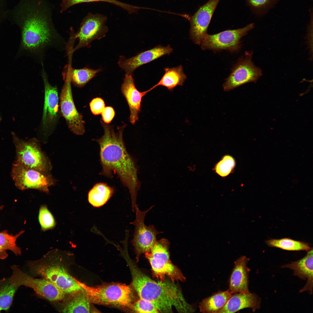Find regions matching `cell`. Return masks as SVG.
<instances>
[{
    "label": "cell",
    "instance_id": "1f68e13d",
    "mask_svg": "<svg viewBox=\"0 0 313 313\" xmlns=\"http://www.w3.org/2000/svg\"><path fill=\"white\" fill-rule=\"evenodd\" d=\"M38 219L43 231L53 228L56 224L53 215L45 205H42L39 209Z\"/></svg>",
    "mask_w": 313,
    "mask_h": 313
},
{
    "label": "cell",
    "instance_id": "cb8c5ba5",
    "mask_svg": "<svg viewBox=\"0 0 313 313\" xmlns=\"http://www.w3.org/2000/svg\"><path fill=\"white\" fill-rule=\"evenodd\" d=\"M232 294L228 290L219 292L203 299L199 304L200 312L202 313H217L224 306Z\"/></svg>",
    "mask_w": 313,
    "mask_h": 313
},
{
    "label": "cell",
    "instance_id": "9a60e30c",
    "mask_svg": "<svg viewBox=\"0 0 313 313\" xmlns=\"http://www.w3.org/2000/svg\"><path fill=\"white\" fill-rule=\"evenodd\" d=\"M42 65L41 74L43 82L45 93L42 123L43 129L47 131L52 128L57 119L59 97L57 87L49 83L43 64Z\"/></svg>",
    "mask_w": 313,
    "mask_h": 313
},
{
    "label": "cell",
    "instance_id": "74e56055",
    "mask_svg": "<svg viewBox=\"0 0 313 313\" xmlns=\"http://www.w3.org/2000/svg\"><path fill=\"white\" fill-rule=\"evenodd\" d=\"M3 207V206H0V210L2 209Z\"/></svg>",
    "mask_w": 313,
    "mask_h": 313
},
{
    "label": "cell",
    "instance_id": "3957f363",
    "mask_svg": "<svg viewBox=\"0 0 313 313\" xmlns=\"http://www.w3.org/2000/svg\"><path fill=\"white\" fill-rule=\"evenodd\" d=\"M132 286L139 298L153 303L159 312L171 313L174 308L179 312H192L193 306L185 299L180 288L170 280L156 281L142 273L128 259Z\"/></svg>",
    "mask_w": 313,
    "mask_h": 313
},
{
    "label": "cell",
    "instance_id": "ac0fdd59",
    "mask_svg": "<svg viewBox=\"0 0 313 313\" xmlns=\"http://www.w3.org/2000/svg\"><path fill=\"white\" fill-rule=\"evenodd\" d=\"M121 90L129 108L130 121L134 125L138 120L142 98L149 92L148 90L142 92L139 91L135 87L132 74H127L125 75Z\"/></svg>",
    "mask_w": 313,
    "mask_h": 313
},
{
    "label": "cell",
    "instance_id": "ba28073f",
    "mask_svg": "<svg viewBox=\"0 0 313 313\" xmlns=\"http://www.w3.org/2000/svg\"><path fill=\"white\" fill-rule=\"evenodd\" d=\"M251 23L240 29L225 30L213 34L207 33L201 44L203 50H209L214 52L223 50L236 52L241 47V38L254 27Z\"/></svg>",
    "mask_w": 313,
    "mask_h": 313
},
{
    "label": "cell",
    "instance_id": "8d00e7d4",
    "mask_svg": "<svg viewBox=\"0 0 313 313\" xmlns=\"http://www.w3.org/2000/svg\"><path fill=\"white\" fill-rule=\"evenodd\" d=\"M5 0H0V20L7 16L8 11L6 9Z\"/></svg>",
    "mask_w": 313,
    "mask_h": 313
},
{
    "label": "cell",
    "instance_id": "d590c367",
    "mask_svg": "<svg viewBox=\"0 0 313 313\" xmlns=\"http://www.w3.org/2000/svg\"><path fill=\"white\" fill-rule=\"evenodd\" d=\"M101 114L103 121L105 123L108 124L111 122L114 118L115 112L113 108L111 106H107L105 107Z\"/></svg>",
    "mask_w": 313,
    "mask_h": 313
},
{
    "label": "cell",
    "instance_id": "f1b7e54d",
    "mask_svg": "<svg viewBox=\"0 0 313 313\" xmlns=\"http://www.w3.org/2000/svg\"><path fill=\"white\" fill-rule=\"evenodd\" d=\"M266 243L270 246L287 251L304 250L307 251L312 249L307 243L288 238L280 239H272L267 241Z\"/></svg>",
    "mask_w": 313,
    "mask_h": 313
},
{
    "label": "cell",
    "instance_id": "7402d4cb",
    "mask_svg": "<svg viewBox=\"0 0 313 313\" xmlns=\"http://www.w3.org/2000/svg\"><path fill=\"white\" fill-rule=\"evenodd\" d=\"M164 70V74L160 80L148 90L149 92L159 86L165 87L169 91H172L177 86L183 85L187 77L182 65L172 68H165Z\"/></svg>",
    "mask_w": 313,
    "mask_h": 313
},
{
    "label": "cell",
    "instance_id": "d4e9b609",
    "mask_svg": "<svg viewBox=\"0 0 313 313\" xmlns=\"http://www.w3.org/2000/svg\"><path fill=\"white\" fill-rule=\"evenodd\" d=\"M62 311L64 313H90V303L83 290L70 294Z\"/></svg>",
    "mask_w": 313,
    "mask_h": 313
},
{
    "label": "cell",
    "instance_id": "52a82bcc",
    "mask_svg": "<svg viewBox=\"0 0 313 313\" xmlns=\"http://www.w3.org/2000/svg\"><path fill=\"white\" fill-rule=\"evenodd\" d=\"M12 274L9 278L12 285L19 287L24 286L32 289L38 294L51 301L63 299L65 294L54 284L42 278L36 279L28 275L16 265L11 267Z\"/></svg>",
    "mask_w": 313,
    "mask_h": 313
},
{
    "label": "cell",
    "instance_id": "7c38bea8",
    "mask_svg": "<svg viewBox=\"0 0 313 313\" xmlns=\"http://www.w3.org/2000/svg\"><path fill=\"white\" fill-rule=\"evenodd\" d=\"M12 176L15 185L21 190L32 189L48 193L53 181L46 174L16 161L13 165Z\"/></svg>",
    "mask_w": 313,
    "mask_h": 313
},
{
    "label": "cell",
    "instance_id": "ffe728a7",
    "mask_svg": "<svg viewBox=\"0 0 313 313\" xmlns=\"http://www.w3.org/2000/svg\"><path fill=\"white\" fill-rule=\"evenodd\" d=\"M232 294L224 306L216 313H234L247 308H250L254 312L260 308L261 300L255 294L249 292Z\"/></svg>",
    "mask_w": 313,
    "mask_h": 313
},
{
    "label": "cell",
    "instance_id": "f546056e",
    "mask_svg": "<svg viewBox=\"0 0 313 313\" xmlns=\"http://www.w3.org/2000/svg\"><path fill=\"white\" fill-rule=\"evenodd\" d=\"M102 1L110 3L119 6L131 14L137 12L141 7L123 3L117 0H63L62 9L65 10L71 6L82 3H89Z\"/></svg>",
    "mask_w": 313,
    "mask_h": 313
},
{
    "label": "cell",
    "instance_id": "d6a6232c",
    "mask_svg": "<svg viewBox=\"0 0 313 313\" xmlns=\"http://www.w3.org/2000/svg\"><path fill=\"white\" fill-rule=\"evenodd\" d=\"M235 165L234 159L230 156L225 155L216 165L215 171L221 176H226L231 172Z\"/></svg>",
    "mask_w": 313,
    "mask_h": 313
},
{
    "label": "cell",
    "instance_id": "e575fe53",
    "mask_svg": "<svg viewBox=\"0 0 313 313\" xmlns=\"http://www.w3.org/2000/svg\"><path fill=\"white\" fill-rule=\"evenodd\" d=\"M89 105L91 112L96 115L101 114L105 107L104 100L99 97L92 99L90 102Z\"/></svg>",
    "mask_w": 313,
    "mask_h": 313
},
{
    "label": "cell",
    "instance_id": "4316f807",
    "mask_svg": "<svg viewBox=\"0 0 313 313\" xmlns=\"http://www.w3.org/2000/svg\"><path fill=\"white\" fill-rule=\"evenodd\" d=\"M24 231L22 230L15 235L10 234L5 230L0 232V259H4L8 256L6 250L12 251L16 255L21 254V250L16 243L17 238Z\"/></svg>",
    "mask_w": 313,
    "mask_h": 313
},
{
    "label": "cell",
    "instance_id": "6da1fadb",
    "mask_svg": "<svg viewBox=\"0 0 313 313\" xmlns=\"http://www.w3.org/2000/svg\"><path fill=\"white\" fill-rule=\"evenodd\" d=\"M42 7L32 0H21L10 12L12 18L21 24L23 48L41 65L49 50L61 51L67 44L54 27L47 10Z\"/></svg>",
    "mask_w": 313,
    "mask_h": 313
},
{
    "label": "cell",
    "instance_id": "836d02e7",
    "mask_svg": "<svg viewBox=\"0 0 313 313\" xmlns=\"http://www.w3.org/2000/svg\"><path fill=\"white\" fill-rule=\"evenodd\" d=\"M132 310L137 313H160L151 302L140 298L133 303Z\"/></svg>",
    "mask_w": 313,
    "mask_h": 313
},
{
    "label": "cell",
    "instance_id": "8fae6325",
    "mask_svg": "<svg viewBox=\"0 0 313 313\" xmlns=\"http://www.w3.org/2000/svg\"><path fill=\"white\" fill-rule=\"evenodd\" d=\"M252 53L246 52L239 59L223 85L225 91H230L248 83L255 82L262 75L261 70L252 61Z\"/></svg>",
    "mask_w": 313,
    "mask_h": 313
},
{
    "label": "cell",
    "instance_id": "603a6c76",
    "mask_svg": "<svg viewBox=\"0 0 313 313\" xmlns=\"http://www.w3.org/2000/svg\"><path fill=\"white\" fill-rule=\"evenodd\" d=\"M71 57L69 56L70 63L65 67L63 73L69 77L71 83L76 86L83 87L95 77L97 73L102 70V68L94 70L87 67L80 69L73 68L70 64Z\"/></svg>",
    "mask_w": 313,
    "mask_h": 313
},
{
    "label": "cell",
    "instance_id": "277c9868",
    "mask_svg": "<svg viewBox=\"0 0 313 313\" xmlns=\"http://www.w3.org/2000/svg\"><path fill=\"white\" fill-rule=\"evenodd\" d=\"M77 281L85 291L90 303L132 309L134 297L130 286L120 283H111L91 287Z\"/></svg>",
    "mask_w": 313,
    "mask_h": 313
},
{
    "label": "cell",
    "instance_id": "e0dca14e",
    "mask_svg": "<svg viewBox=\"0 0 313 313\" xmlns=\"http://www.w3.org/2000/svg\"><path fill=\"white\" fill-rule=\"evenodd\" d=\"M173 51L172 48L169 45L166 46L159 45L130 58L126 59L124 56H121L118 64L126 74H132L134 71L141 66L165 55H169Z\"/></svg>",
    "mask_w": 313,
    "mask_h": 313
},
{
    "label": "cell",
    "instance_id": "44dd1931",
    "mask_svg": "<svg viewBox=\"0 0 313 313\" xmlns=\"http://www.w3.org/2000/svg\"><path fill=\"white\" fill-rule=\"evenodd\" d=\"M306 255L301 259L282 266L293 270V275L303 280L307 279V282L300 291L302 292L308 291L312 293L313 287V249L307 251Z\"/></svg>",
    "mask_w": 313,
    "mask_h": 313
},
{
    "label": "cell",
    "instance_id": "8992f818",
    "mask_svg": "<svg viewBox=\"0 0 313 313\" xmlns=\"http://www.w3.org/2000/svg\"><path fill=\"white\" fill-rule=\"evenodd\" d=\"M28 265L33 274L48 280L65 294H70L83 290L77 279L60 264L34 261L29 262Z\"/></svg>",
    "mask_w": 313,
    "mask_h": 313
},
{
    "label": "cell",
    "instance_id": "83f0119b",
    "mask_svg": "<svg viewBox=\"0 0 313 313\" xmlns=\"http://www.w3.org/2000/svg\"><path fill=\"white\" fill-rule=\"evenodd\" d=\"M19 287L12 284L9 279H0V312L9 310Z\"/></svg>",
    "mask_w": 313,
    "mask_h": 313
},
{
    "label": "cell",
    "instance_id": "9c48e42d",
    "mask_svg": "<svg viewBox=\"0 0 313 313\" xmlns=\"http://www.w3.org/2000/svg\"><path fill=\"white\" fill-rule=\"evenodd\" d=\"M154 206L147 210L141 211L137 205L135 206L136 219L130 223L135 226L133 239L131 242L134 247L136 256L138 260L141 255L149 252L156 241V236L162 233L157 231L152 225H146L144 223L145 217Z\"/></svg>",
    "mask_w": 313,
    "mask_h": 313
},
{
    "label": "cell",
    "instance_id": "484cf974",
    "mask_svg": "<svg viewBox=\"0 0 313 313\" xmlns=\"http://www.w3.org/2000/svg\"><path fill=\"white\" fill-rule=\"evenodd\" d=\"M114 191V188L106 183H97L88 192V202L94 207H100L107 203L113 195Z\"/></svg>",
    "mask_w": 313,
    "mask_h": 313
},
{
    "label": "cell",
    "instance_id": "7a4b0ae2",
    "mask_svg": "<svg viewBox=\"0 0 313 313\" xmlns=\"http://www.w3.org/2000/svg\"><path fill=\"white\" fill-rule=\"evenodd\" d=\"M104 131L100 138L94 139L100 147V162L102 170L100 174L112 178L116 174L130 195L132 210H134L140 183L137 176L138 168L134 159L125 147L123 132L126 125L118 127L117 132L113 126L100 120Z\"/></svg>",
    "mask_w": 313,
    "mask_h": 313
},
{
    "label": "cell",
    "instance_id": "5bb4252c",
    "mask_svg": "<svg viewBox=\"0 0 313 313\" xmlns=\"http://www.w3.org/2000/svg\"><path fill=\"white\" fill-rule=\"evenodd\" d=\"M63 76L64 83L59 97L61 112L71 131L76 134L82 135L85 132V123L74 104L70 79L65 74H63Z\"/></svg>",
    "mask_w": 313,
    "mask_h": 313
},
{
    "label": "cell",
    "instance_id": "5b68a950",
    "mask_svg": "<svg viewBox=\"0 0 313 313\" xmlns=\"http://www.w3.org/2000/svg\"><path fill=\"white\" fill-rule=\"evenodd\" d=\"M170 243L167 239L156 241L145 255L151 265L153 276L163 281L166 276L173 282L184 281L185 278L181 270L172 262L169 250Z\"/></svg>",
    "mask_w": 313,
    "mask_h": 313
},
{
    "label": "cell",
    "instance_id": "d6986e66",
    "mask_svg": "<svg viewBox=\"0 0 313 313\" xmlns=\"http://www.w3.org/2000/svg\"><path fill=\"white\" fill-rule=\"evenodd\" d=\"M250 259L245 256L238 258L235 262L229 280V289L232 294L249 292L248 274L247 266Z\"/></svg>",
    "mask_w": 313,
    "mask_h": 313
},
{
    "label": "cell",
    "instance_id": "4dcf8cb0",
    "mask_svg": "<svg viewBox=\"0 0 313 313\" xmlns=\"http://www.w3.org/2000/svg\"><path fill=\"white\" fill-rule=\"evenodd\" d=\"M279 0H247L248 5L257 15L266 14L273 8Z\"/></svg>",
    "mask_w": 313,
    "mask_h": 313
},
{
    "label": "cell",
    "instance_id": "30bf717a",
    "mask_svg": "<svg viewBox=\"0 0 313 313\" xmlns=\"http://www.w3.org/2000/svg\"><path fill=\"white\" fill-rule=\"evenodd\" d=\"M18 162L28 168L45 173L50 169V165L41 150L37 141H24L14 136Z\"/></svg>",
    "mask_w": 313,
    "mask_h": 313
},
{
    "label": "cell",
    "instance_id": "2e32d148",
    "mask_svg": "<svg viewBox=\"0 0 313 313\" xmlns=\"http://www.w3.org/2000/svg\"><path fill=\"white\" fill-rule=\"evenodd\" d=\"M220 0H209L190 19V37L195 44L200 45L217 6Z\"/></svg>",
    "mask_w": 313,
    "mask_h": 313
},
{
    "label": "cell",
    "instance_id": "4fadbf2b",
    "mask_svg": "<svg viewBox=\"0 0 313 313\" xmlns=\"http://www.w3.org/2000/svg\"><path fill=\"white\" fill-rule=\"evenodd\" d=\"M107 19L103 14L89 13L83 19L77 32L74 35L79 42L73 48V52L83 47L89 48L93 40L105 37L108 31L105 24Z\"/></svg>",
    "mask_w": 313,
    "mask_h": 313
}]
</instances>
